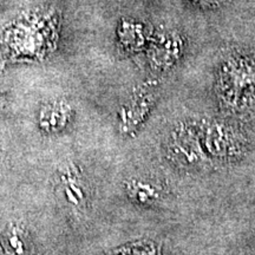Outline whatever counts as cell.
Wrapping results in <instances>:
<instances>
[{
	"mask_svg": "<svg viewBox=\"0 0 255 255\" xmlns=\"http://www.w3.org/2000/svg\"><path fill=\"white\" fill-rule=\"evenodd\" d=\"M129 190L136 201L141 203H151L158 199L159 189L155 184L150 182H143V181H133L129 186Z\"/></svg>",
	"mask_w": 255,
	"mask_h": 255,
	"instance_id": "1",
	"label": "cell"
}]
</instances>
